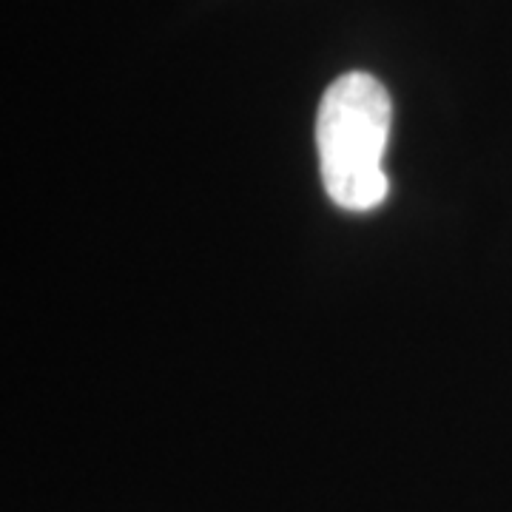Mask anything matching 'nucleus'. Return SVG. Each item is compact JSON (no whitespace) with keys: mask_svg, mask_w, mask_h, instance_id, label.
<instances>
[{"mask_svg":"<svg viewBox=\"0 0 512 512\" xmlns=\"http://www.w3.org/2000/svg\"><path fill=\"white\" fill-rule=\"evenodd\" d=\"M393 123V103L367 72H348L330 83L316 114V148L328 197L339 208L365 214L390 191L382 157Z\"/></svg>","mask_w":512,"mask_h":512,"instance_id":"1","label":"nucleus"}]
</instances>
